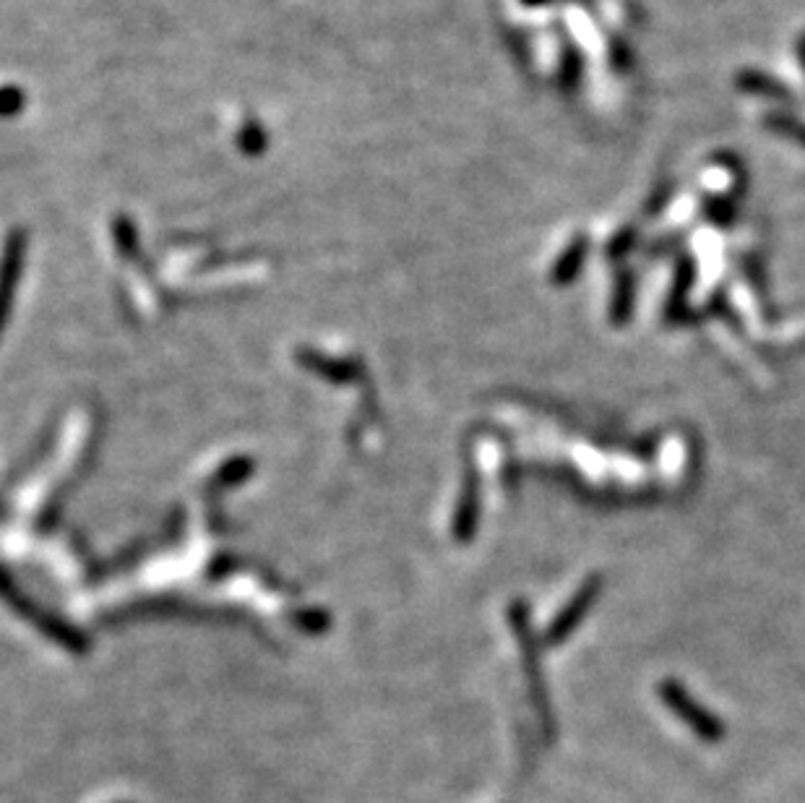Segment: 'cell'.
<instances>
[{"label": "cell", "instance_id": "cell-1", "mask_svg": "<svg viewBox=\"0 0 805 803\" xmlns=\"http://www.w3.org/2000/svg\"><path fill=\"white\" fill-rule=\"evenodd\" d=\"M21 264V240H11V246L6 251V261L0 266V326H3V319L8 313V298H11V290H14V279H16V269Z\"/></svg>", "mask_w": 805, "mask_h": 803}]
</instances>
